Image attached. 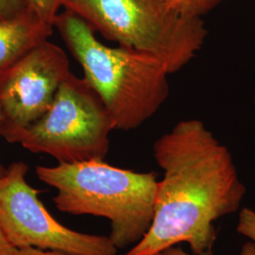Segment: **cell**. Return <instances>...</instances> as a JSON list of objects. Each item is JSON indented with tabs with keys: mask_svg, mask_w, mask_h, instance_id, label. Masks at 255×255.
Masks as SVG:
<instances>
[{
	"mask_svg": "<svg viewBox=\"0 0 255 255\" xmlns=\"http://www.w3.org/2000/svg\"><path fill=\"white\" fill-rule=\"evenodd\" d=\"M152 152L164 172L154 219L124 255H159L180 243L193 255H212L216 221L236 213L246 194L232 154L199 119L178 122L155 141Z\"/></svg>",
	"mask_w": 255,
	"mask_h": 255,
	"instance_id": "6da1fadb",
	"label": "cell"
},
{
	"mask_svg": "<svg viewBox=\"0 0 255 255\" xmlns=\"http://www.w3.org/2000/svg\"><path fill=\"white\" fill-rule=\"evenodd\" d=\"M53 27L109 111L116 129L142 126L167 100L169 74L154 57L104 45L84 20L68 9L59 12Z\"/></svg>",
	"mask_w": 255,
	"mask_h": 255,
	"instance_id": "7a4b0ae2",
	"label": "cell"
},
{
	"mask_svg": "<svg viewBox=\"0 0 255 255\" xmlns=\"http://www.w3.org/2000/svg\"><path fill=\"white\" fill-rule=\"evenodd\" d=\"M41 182L53 187L57 209L109 219V238L118 250L133 247L154 219L158 188L154 172H136L92 160L36 167Z\"/></svg>",
	"mask_w": 255,
	"mask_h": 255,
	"instance_id": "3957f363",
	"label": "cell"
},
{
	"mask_svg": "<svg viewBox=\"0 0 255 255\" xmlns=\"http://www.w3.org/2000/svg\"><path fill=\"white\" fill-rule=\"evenodd\" d=\"M64 9L106 40L154 57L169 75L191 62L208 34L202 18L183 15L168 0H66Z\"/></svg>",
	"mask_w": 255,
	"mask_h": 255,
	"instance_id": "277c9868",
	"label": "cell"
},
{
	"mask_svg": "<svg viewBox=\"0 0 255 255\" xmlns=\"http://www.w3.org/2000/svg\"><path fill=\"white\" fill-rule=\"evenodd\" d=\"M115 122L100 96L84 78L72 72L61 84L49 109L27 127L2 137L59 164L104 160Z\"/></svg>",
	"mask_w": 255,
	"mask_h": 255,
	"instance_id": "5b68a950",
	"label": "cell"
},
{
	"mask_svg": "<svg viewBox=\"0 0 255 255\" xmlns=\"http://www.w3.org/2000/svg\"><path fill=\"white\" fill-rule=\"evenodd\" d=\"M28 166L9 164L0 178V231L15 249L32 247L76 255H117L109 237L65 227L48 213L39 191L26 181Z\"/></svg>",
	"mask_w": 255,
	"mask_h": 255,
	"instance_id": "8992f818",
	"label": "cell"
},
{
	"mask_svg": "<svg viewBox=\"0 0 255 255\" xmlns=\"http://www.w3.org/2000/svg\"><path fill=\"white\" fill-rule=\"evenodd\" d=\"M70 73L64 49L48 40L3 71L0 135L27 127L40 119Z\"/></svg>",
	"mask_w": 255,
	"mask_h": 255,
	"instance_id": "52a82bcc",
	"label": "cell"
},
{
	"mask_svg": "<svg viewBox=\"0 0 255 255\" xmlns=\"http://www.w3.org/2000/svg\"><path fill=\"white\" fill-rule=\"evenodd\" d=\"M53 27L29 8L16 17L0 20V73L47 41Z\"/></svg>",
	"mask_w": 255,
	"mask_h": 255,
	"instance_id": "ba28073f",
	"label": "cell"
},
{
	"mask_svg": "<svg viewBox=\"0 0 255 255\" xmlns=\"http://www.w3.org/2000/svg\"><path fill=\"white\" fill-rule=\"evenodd\" d=\"M225 1L227 0H168L174 9L183 15L200 18Z\"/></svg>",
	"mask_w": 255,
	"mask_h": 255,
	"instance_id": "9c48e42d",
	"label": "cell"
},
{
	"mask_svg": "<svg viewBox=\"0 0 255 255\" xmlns=\"http://www.w3.org/2000/svg\"><path fill=\"white\" fill-rule=\"evenodd\" d=\"M66 0H25L27 7L32 9L44 22L53 26L60 9H64Z\"/></svg>",
	"mask_w": 255,
	"mask_h": 255,
	"instance_id": "30bf717a",
	"label": "cell"
},
{
	"mask_svg": "<svg viewBox=\"0 0 255 255\" xmlns=\"http://www.w3.org/2000/svg\"><path fill=\"white\" fill-rule=\"evenodd\" d=\"M237 233L255 243V207L243 208L239 213Z\"/></svg>",
	"mask_w": 255,
	"mask_h": 255,
	"instance_id": "8fae6325",
	"label": "cell"
},
{
	"mask_svg": "<svg viewBox=\"0 0 255 255\" xmlns=\"http://www.w3.org/2000/svg\"><path fill=\"white\" fill-rule=\"evenodd\" d=\"M27 8L25 0H0V20L16 17Z\"/></svg>",
	"mask_w": 255,
	"mask_h": 255,
	"instance_id": "7c38bea8",
	"label": "cell"
},
{
	"mask_svg": "<svg viewBox=\"0 0 255 255\" xmlns=\"http://www.w3.org/2000/svg\"><path fill=\"white\" fill-rule=\"evenodd\" d=\"M159 255H195L193 254H188L187 252H185L184 250H182V248H178V247H171L167 250L164 251L163 253H161ZM240 255H255V243L253 241H248L246 242L242 249H241V253Z\"/></svg>",
	"mask_w": 255,
	"mask_h": 255,
	"instance_id": "4fadbf2b",
	"label": "cell"
},
{
	"mask_svg": "<svg viewBox=\"0 0 255 255\" xmlns=\"http://www.w3.org/2000/svg\"><path fill=\"white\" fill-rule=\"evenodd\" d=\"M12 255H76L67 254L64 252H57V251H45L40 250L37 248L27 247V248H21L15 249Z\"/></svg>",
	"mask_w": 255,
	"mask_h": 255,
	"instance_id": "5bb4252c",
	"label": "cell"
},
{
	"mask_svg": "<svg viewBox=\"0 0 255 255\" xmlns=\"http://www.w3.org/2000/svg\"><path fill=\"white\" fill-rule=\"evenodd\" d=\"M15 248L11 246L0 231V255H12Z\"/></svg>",
	"mask_w": 255,
	"mask_h": 255,
	"instance_id": "9a60e30c",
	"label": "cell"
},
{
	"mask_svg": "<svg viewBox=\"0 0 255 255\" xmlns=\"http://www.w3.org/2000/svg\"><path fill=\"white\" fill-rule=\"evenodd\" d=\"M1 74L2 72L0 73V122L2 120V101H1V81H2V79H1ZM6 169L7 168H5L0 163V178H2L4 176V174L6 173Z\"/></svg>",
	"mask_w": 255,
	"mask_h": 255,
	"instance_id": "2e32d148",
	"label": "cell"
}]
</instances>
